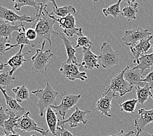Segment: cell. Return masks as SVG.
<instances>
[{
	"label": "cell",
	"mask_w": 153,
	"mask_h": 136,
	"mask_svg": "<svg viewBox=\"0 0 153 136\" xmlns=\"http://www.w3.org/2000/svg\"><path fill=\"white\" fill-rule=\"evenodd\" d=\"M140 118L134 120V126L136 128V134L135 136H140L143 131L145 126L153 122V109L146 110L141 108L138 110Z\"/></svg>",
	"instance_id": "cell-13"
},
{
	"label": "cell",
	"mask_w": 153,
	"mask_h": 136,
	"mask_svg": "<svg viewBox=\"0 0 153 136\" xmlns=\"http://www.w3.org/2000/svg\"><path fill=\"white\" fill-rule=\"evenodd\" d=\"M143 74L138 69H133L130 65L126 67L124 73V79L134 87H143L145 83L142 82Z\"/></svg>",
	"instance_id": "cell-18"
},
{
	"label": "cell",
	"mask_w": 153,
	"mask_h": 136,
	"mask_svg": "<svg viewBox=\"0 0 153 136\" xmlns=\"http://www.w3.org/2000/svg\"><path fill=\"white\" fill-rule=\"evenodd\" d=\"M134 133H135V131L134 130H131V131H129L128 132H127V133H125L123 130H121L120 131V132H119L117 134H115L114 135H108V136H131Z\"/></svg>",
	"instance_id": "cell-40"
},
{
	"label": "cell",
	"mask_w": 153,
	"mask_h": 136,
	"mask_svg": "<svg viewBox=\"0 0 153 136\" xmlns=\"http://www.w3.org/2000/svg\"><path fill=\"white\" fill-rule=\"evenodd\" d=\"M133 69H138L143 74L147 69H153V52L149 54H145L137 59H134L132 65H130Z\"/></svg>",
	"instance_id": "cell-20"
},
{
	"label": "cell",
	"mask_w": 153,
	"mask_h": 136,
	"mask_svg": "<svg viewBox=\"0 0 153 136\" xmlns=\"http://www.w3.org/2000/svg\"><path fill=\"white\" fill-rule=\"evenodd\" d=\"M128 5L124 7L121 11L122 16L126 18L127 20L130 21L132 20H136V14L138 13V7L139 4L137 2H135L134 0H131V1H125Z\"/></svg>",
	"instance_id": "cell-24"
},
{
	"label": "cell",
	"mask_w": 153,
	"mask_h": 136,
	"mask_svg": "<svg viewBox=\"0 0 153 136\" xmlns=\"http://www.w3.org/2000/svg\"><path fill=\"white\" fill-rule=\"evenodd\" d=\"M83 59L81 66L83 69L89 70H93L94 69H98L100 67L98 56L91 52L90 48H83Z\"/></svg>",
	"instance_id": "cell-15"
},
{
	"label": "cell",
	"mask_w": 153,
	"mask_h": 136,
	"mask_svg": "<svg viewBox=\"0 0 153 136\" xmlns=\"http://www.w3.org/2000/svg\"><path fill=\"white\" fill-rule=\"evenodd\" d=\"M24 45H21L19 50L18 51V53L13 55V56L10 57L8 61H7L6 63H4L5 66L9 65L11 68V69L9 71V74L10 76H13V73L15 72L18 69L20 68L21 66L24 64V62H26V60L24 58V56L31 53V50H28L27 53L23 54L22 50L24 49Z\"/></svg>",
	"instance_id": "cell-16"
},
{
	"label": "cell",
	"mask_w": 153,
	"mask_h": 136,
	"mask_svg": "<svg viewBox=\"0 0 153 136\" xmlns=\"http://www.w3.org/2000/svg\"><path fill=\"white\" fill-rule=\"evenodd\" d=\"M46 7L47 5L42 3L39 11L36 13L34 24L32 28H35L37 37L35 41L32 43V47H35L39 44H42L45 40L48 41L50 47H51L52 35L57 36L58 32L54 31L53 28L56 22L50 15Z\"/></svg>",
	"instance_id": "cell-1"
},
{
	"label": "cell",
	"mask_w": 153,
	"mask_h": 136,
	"mask_svg": "<svg viewBox=\"0 0 153 136\" xmlns=\"http://www.w3.org/2000/svg\"><path fill=\"white\" fill-rule=\"evenodd\" d=\"M21 27L22 23L19 25H16L0 20V39H5L9 43L12 38L13 33L14 32H20Z\"/></svg>",
	"instance_id": "cell-21"
},
{
	"label": "cell",
	"mask_w": 153,
	"mask_h": 136,
	"mask_svg": "<svg viewBox=\"0 0 153 136\" xmlns=\"http://www.w3.org/2000/svg\"><path fill=\"white\" fill-rule=\"evenodd\" d=\"M30 112L27 111L26 113L19 119L16 124L15 128L20 129L24 133L30 131H37L42 135L47 136L48 134V130H46L37 126L35 120L30 117Z\"/></svg>",
	"instance_id": "cell-10"
},
{
	"label": "cell",
	"mask_w": 153,
	"mask_h": 136,
	"mask_svg": "<svg viewBox=\"0 0 153 136\" xmlns=\"http://www.w3.org/2000/svg\"><path fill=\"white\" fill-rule=\"evenodd\" d=\"M5 67V65H4V63H1V64H0V71H1L3 69V68H4Z\"/></svg>",
	"instance_id": "cell-43"
},
{
	"label": "cell",
	"mask_w": 153,
	"mask_h": 136,
	"mask_svg": "<svg viewBox=\"0 0 153 136\" xmlns=\"http://www.w3.org/2000/svg\"><path fill=\"white\" fill-rule=\"evenodd\" d=\"M81 97V94H68L66 91H63L61 95V101L60 104L52 105L50 107L56 110L62 117V120H65L67 112L76 105Z\"/></svg>",
	"instance_id": "cell-6"
},
{
	"label": "cell",
	"mask_w": 153,
	"mask_h": 136,
	"mask_svg": "<svg viewBox=\"0 0 153 136\" xmlns=\"http://www.w3.org/2000/svg\"><path fill=\"white\" fill-rule=\"evenodd\" d=\"M9 119V115L7 113L6 110L1 107H0V128L4 127V123Z\"/></svg>",
	"instance_id": "cell-37"
},
{
	"label": "cell",
	"mask_w": 153,
	"mask_h": 136,
	"mask_svg": "<svg viewBox=\"0 0 153 136\" xmlns=\"http://www.w3.org/2000/svg\"><path fill=\"white\" fill-rule=\"evenodd\" d=\"M12 90L15 94V100L18 103H22L24 101L29 100L30 98V92L24 85L13 88Z\"/></svg>",
	"instance_id": "cell-29"
},
{
	"label": "cell",
	"mask_w": 153,
	"mask_h": 136,
	"mask_svg": "<svg viewBox=\"0 0 153 136\" xmlns=\"http://www.w3.org/2000/svg\"><path fill=\"white\" fill-rule=\"evenodd\" d=\"M116 97L115 93L112 91L109 92L106 94H102L100 98L97 102L96 108L98 111H100L101 115H105L106 116L112 118L114 116L110 115V111L111 109V101L113 99Z\"/></svg>",
	"instance_id": "cell-14"
},
{
	"label": "cell",
	"mask_w": 153,
	"mask_h": 136,
	"mask_svg": "<svg viewBox=\"0 0 153 136\" xmlns=\"http://www.w3.org/2000/svg\"><path fill=\"white\" fill-rule=\"evenodd\" d=\"M25 35H26L27 39L31 43L34 42L36 39H37V32H36L35 28H30L27 29L25 30Z\"/></svg>",
	"instance_id": "cell-36"
},
{
	"label": "cell",
	"mask_w": 153,
	"mask_h": 136,
	"mask_svg": "<svg viewBox=\"0 0 153 136\" xmlns=\"http://www.w3.org/2000/svg\"><path fill=\"white\" fill-rule=\"evenodd\" d=\"M151 97L152 98V99H153V95H151Z\"/></svg>",
	"instance_id": "cell-44"
},
{
	"label": "cell",
	"mask_w": 153,
	"mask_h": 136,
	"mask_svg": "<svg viewBox=\"0 0 153 136\" xmlns=\"http://www.w3.org/2000/svg\"><path fill=\"white\" fill-rule=\"evenodd\" d=\"M13 2L15 3L14 8L16 11H20L22 7H33L38 12L42 3H37L34 0H13Z\"/></svg>",
	"instance_id": "cell-30"
},
{
	"label": "cell",
	"mask_w": 153,
	"mask_h": 136,
	"mask_svg": "<svg viewBox=\"0 0 153 136\" xmlns=\"http://www.w3.org/2000/svg\"><path fill=\"white\" fill-rule=\"evenodd\" d=\"M152 49H153V47H152Z\"/></svg>",
	"instance_id": "cell-45"
},
{
	"label": "cell",
	"mask_w": 153,
	"mask_h": 136,
	"mask_svg": "<svg viewBox=\"0 0 153 136\" xmlns=\"http://www.w3.org/2000/svg\"><path fill=\"white\" fill-rule=\"evenodd\" d=\"M142 82L145 83H147L151 89L153 88V69L151 72H149L148 74L142 79Z\"/></svg>",
	"instance_id": "cell-38"
},
{
	"label": "cell",
	"mask_w": 153,
	"mask_h": 136,
	"mask_svg": "<svg viewBox=\"0 0 153 136\" xmlns=\"http://www.w3.org/2000/svg\"><path fill=\"white\" fill-rule=\"evenodd\" d=\"M137 103V99H132V100H129L123 102V104H119L121 111L134 114L135 109H136V104Z\"/></svg>",
	"instance_id": "cell-32"
},
{
	"label": "cell",
	"mask_w": 153,
	"mask_h": 136,
	"mask_svg": "<svg viewBox=\"0 0 153 136\" xmlns=\"http://www.w3.org/2000/svg\"><path fill=\"white\" fill-rule=\"evenodd\" d=\"M82 69L81 64L67 63L66 62H64L61 64L59 71L62 75L70 80L78 79L84 81L88 77L85 71H81Z\"/></svg>",
	"instance_id": "cell-7"
},
{
	"label": "cell",
	"mask_w": 153,
	"mask_h": 136,
	"mask_svg": "<svg viewBox=\"0 0 153 136\" xmlns=\"http://www.w3.org/2000/svg\"><path fill=\"white\" fill-rule=\"evenodd\" d=\"M152 39L153 36L151 35L146 39L141 40L139 43L134 47H130V51L134 57V59H137L143 55L146 54L147 51L151 47H153V45L150 43Z\"/></svg>",
	"instance_id": "cell-19"
},
{
	"label": "cell",
	"mask_w": 153,
	"mask_h": 136,
	"mask_svg": "<svg viewBox=\"0 0 153 136\" xmlns=\"http://www.w3.org/2000/svg\"><path fill=\"white\" fill-rule=\"evenodd\" d=\"M140 136H153V135L149 134L147 133V132H145V131H143L142 133H141Z\"/></svg>",
	"instance_id": "cell-42"
},
{
	"label": "cell",
	"mask_w": 153,
	"mask_h": 136,
	"mask_svg": "<svg viewBox=\"0 0 153 136\" xmlns=\"http://www.w3.org/2000/svg\"><path fill=\"white\" fill-rule=\"evenodd\" d=\"M119 51L114 50L108 42H104L98 55L99 63L104 69H108L119 64Z\"/></svg>",
	"instance_id": "cell-4"
},
{
	"label": "cell",
	"mask_w": 153,
	"mask_h": 136,
	"mask_svg": "<svg viewBox=\"0 0 153 136\" xmlns=\"http://www.w3.org/2000/svg\"><path fill=\"white\" fill-rule=\"evenodd\" d=\"M76 45L74 49H77L79 47L82 48H91L93 45V43L91 41L88 36H85L83 34H80L77 36V38L76 39Z\"/></svg>",
	"instance_id": "cell-33"
},
{
	"label": "cell",
	"mask_w": 153,
	"mask_h": 136,
	"mask_svg": "<svg viewBox=\"0 0 153 136\" xmlns=\"http://www.w3.org/2000/svg\"><path fill=\"white\" fill-rule=\"evenodd\" d=\"M91 113V111L88 109L83 111V110H80L78 107H76L75 111L67 119L58 120L57 126L68 123L70 127L72 128L78 126L80 123L86 124L88 121L86 119V116L90 115Z\"/></svg>",
	"instance_id": "cell-11"
},
{
	"label": "cell",
	"mask_w": 153,
	"mask_h": 136,
	"mask_svg": "<svg viewBox=\"0 0 153 136\" xmlns=\"http://www.w3.org/2000/svg\"><path fill=\"white\" fill-rule=\"evenodd\" d=\"M136 91L137 102L143 105L147 101L149 96L152 95L151 88L147 83H145L143 87H135Z\"/></svg>",
	"instance_id": "cell-27"
},
{
	"label": "cell",
	"mask_w": 153,
	"mask_h": 136,
	"mask_svg": "<svg viewBox=\"0 0 153 136\" xmlns=\"http://www.w3.org/2000/svg\"><path fill=\"white\" fill-rule=\"evenodd\" d=\"M151 35L152 34L148 30H145L141 27H136L132 30H126L124 33L122 40L125 45L134 47L141 40L146 39Z\"/></svg>",
	"instance_id": "cell-9"
},
{
	"label": "cell",
	"mask_w": 153,
	"mask_h": 136,
	"mask_svg": "<svg viewBox=\"0 0 153 136\" xmlns=\"http://www.w3.org/2000/svg\"><path fill=\"white\" fill-rule=\"evenodd\" d=\"M8 45L9 43L5 39H0V55L4 56V55L6 54L7 49L8 48Z\"/></svg>",
	"instance_id": "cell-39"
},
{
	"label": "cell",
	"mask_w": 153,
	"mask_h": 136,
	"mask_svg": "<svg viewBox=\"0 0 153 136\" xmlns=\"http://www.w3.org/2000/svg\"><path fill=\"white\" fill-rule=\"evenodd\" d=\"M0 91L1 92L2 94L4 96L5 101L7 103V109H5L7 113H12L15 114L16 115L19 116H22L25 113H26L27 111L25 108L22 107L17 101L14 99L13 98L9 96V95L7 94V90L3 89V88L0 87Z\"/></svg>",
	"instance_id": "cell-17"
},
{
	"label": "cell",
	"mask_w": 153,
	"mask_h": 136,
	"mask_svg": "<svg viewBox=\"0 0 153 136\" xmlns=\"http://www.w3.org/2000/svg\"><path fill=\"white\" fill-rule=\"evenodd\" d=\"M56 136H74V135L65 128V125H61L57 127Z\"/></svg>",
	"instance_id": "cell-35"
},
{
	"label": "cell",
	"mask_w": 153,
	"mask_h": 136,
	"mask_svg": "<svg viewBox=\"0 0 153 136\" xmlns=\"http://www.w3.org/2000/svg\"><path fill=\"white\" fill-rule=\"evenodd\" d=\"M58 120L57 114L50 107L46 109V120L47 125L48 126V130L52 133L53 136H56V131L57 130Z\"/></svg>",
	"instance_id": "cell-25"
},
{
	"label": "cell",
	"mask_w": 153,
	"mask_h": 136,
	"mask_svg": "<svg viewBox=\"0 0 153 136\" xmlns=\"http://www.w3.org/2000/svg\"><path fill=\"white\" fill-rule=\"evenodd\" d=\"M126 69V67L123 69L119 74L113 77L110 85L106 87L105 91L102 93L103 94H106L109 92L112 91L114 93L118 92L120 96L122 97L126 93L130 92L133 90L134 86L124 79V73H125Z\"/></svg>",
	"instance_id": "cell-5"
},
{
	"label": "cell",
	"mask_w": 153,
	"mask_h": 136,
	"mask_svg": "<svg viewBox=\"0 0 153 136\" xmlns=\"http://www.w3.org/2000/svg\"><path fill=\"white\" fill-rule=\"evenodd\" d=\"M1 136H21L20 134H5V135H1ZM31 136H36L35 135H32Z\"/></svg>",
	"instance_id": "cell-41"
},
{
	"label": "cell",
	"mask_w": 153,
	"mask_h": 136,
	"mask_svg": "<svg viewBox=\"0 0 153 136\" xmlns=\"http://www.w3.org/2000/svg\"><path fill=\"white\" fill-rule=\"evenodd\" d=\"M121 0H119L114 4L108 7V8L103 9L102 13H104V16L108 17L111 15L114 18H117L119 14H121V11L120 9V5H121Z\"/></svg>",
	"instance_id": "cell-31"
},
{
	"label": "cell",
	"mask_w": 153,
	"mask_h": 136,
	"mask_svg": "<svg viewBox=\"0 0 153 136\" xmlns=\"http://www.w3.org/2000/svg\"><path fill=\"white\" fill-rule=\"evenodd\" d=\"M0 20L11 24H14L16 22L34 23L35 18L31 17L27 14H24V15L21 16L19 15L14 11L7 9L3 6H0Z\"/></svg>",
	"instance_id": "cell-12"
},
{
	"label": "cell",
	"mask_w": 153,
	"mask_h": 136,
	"mask_svg": "<svg viewBox=\"0 0 153 136\" xmlns=\"http://www.w3.org/2000/svg\"><path fill=\"white\" fill-rule=\"evenodd\" d=\"M16 44H14V45L9 44V47L7 48V51L10 50V49L16 48L18 46H21L22 45L30 46L32 47V43L29 41V40L26 38V35H25V29L24 27V25L22 23L21 30H20V32H18V34H17L16 38Z\"/></svg>",
	"instance_id": "cell-26"
},
{
	"label": "cell",
	"mask_w": 153,
	"mask_h": 136,
	"mask_svg": "<svg viewBox=\"0 0 153 136\" xmlns=\"http://www.w3.org/2000/svg\"><path fill=\"white\" fill-rule=\"evenodd\" d=\"M32 94H34L38 98L37 107L39 109L40 116H43L45 110L52 105H55L57 98L59 96V94L51 86L48 82L44 89H38L32 91Z\"/></svg>",
	"instance_id": "cell-2"
},
{
	"label": "cell",
	"mask_w": 153,
	"mask_h": 136,
	"mask_svg": "<svg viewBox=\"0 0 153 136\" xmlns=\"http://www.w3.org/2000/svg\"><path fill=\"white\" fill-rule=\"evenodd\" d=\"M45 45V41H44L42 43V47L36 50L35 54L31 57V59L32 61V70L37 73H43L47 70L51 58L53 56L51 49L46 51L43 50Z\"/></svg>",
	"instance_id": "cell-3"
},
{
	"label": "cell",
	"mask_w": 153,
	"mask_h": 136,
	"mask_svg": "<svg viewBox=\"0 0 153 136\" xmlns=\"http://www.w3.org/2000/svg\"><path fill=\"white\" fill-rule=\"evenodd\" d=\"M16 79V77L10 76L9 72H3L0 73V87L6 89L7 86L13 84Z\"/></svg>",
	"instance_id": "cell-34"
},
{
	"label": "cell",
	"mask_w": 153,
	"mask_h": 136,
	"mask_svg": "<svg viewBox=\"0 0 153 136\" xmlns=\"http://www.w3.org/2000/svg\"><path fill=\"white\" fill-rule=\"evenodd\" d=\"M48 2H51L53 4V9L52 13H50L52 15H55V17H61L63 18L68 15H76L77 14L76 10L73 6L71 5H64L63 7H57L56 1H48Z\"/></svg>",
	"instance_id": "cell-23"
},
{
	"label": "cell",
	"mask_w": 153,
	"mask_h": 136,
	"mask_svg": "<svg viewBox=\"0 0 153 136\" xmlns=\"http://www.w3.org/2000/svg\"><path fill=\"white\" fill-rule=\"evenodd\" d=\"M9 115V119L6 120L4 123V127H3V131L5 134H15L14 128H15L17 121L20 116L16 115L15 114L10 113H8Z\"/></svg>",
	"instance_id": "cell-28"
},
{
	"label": "cell",
	"mask_w": 153,
	"mask_h": 136,
	"mask_svg": "<svg viewBox=\"0 0 153 136\" xmlns=\"http://www.w3.org/2000/svg\"><path fill=\"white\" fill-rule=\"evenodd\" d=\"M53 20L59 24L60 28L63 30V34L69 38H72L74 35H79L83 34L82 28H77L76 26V19L74 15H68L63 18H58L50 14Z\"/></svg>",
	"instance_id": "cell-8"
},
{
	"label": "cell",
	"mask_w": 153,
	"mask_h": 136,
	"mask_svg": "<svg viewBox=\"0 0 153 136\" xmlns=\"http://www.w3.org/2000/svg\"><path fill=\"white\" fill-rule=\"evenodd\" d=\"M57 37H59L61 39V41L63 42L65 46V49H66L68 58L65 62H66L67 63L78 64L77 58H76L75 55L76 53V50L74 49V47L72 46V42H71L70 40H68L67 38V36L62 32H58Z\"/></svg>",
	"instance_id": "cell-22"
}]
</instances>
